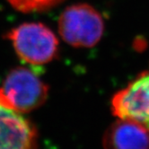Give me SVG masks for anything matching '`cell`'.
I'll return each instance as SVG.
<instances>
[{"label":"cell","mask_w":149,"mask_h":149,"mask_svg":"<svg viewBox=\"0 0 149 149\" xmlns=\"http://www.w3.org/2000/svg\"><path fill=\"white\" fill-rule=\"evenodd\" d=\"M111 110L118 119L136 123L149 132V71L114 94Z\"/></svg>","instance_id":"obj_4"},{"label":"cell","mask_w":149,"mask_h":149,"mask_svg":"<svg viewBox=\"0 0 149 149\" xmlns=\"http://www.w3.org/2000/svg\"><path fill=\"white\" fill-rule=\"evenodd\" d=\"M104 31L102 15L87 4H78L64 10L58 19V31L68 44L77 48L96 45Z\"/></svg>","instance_id":"obj_2"},{"label":"cell","mask_w":149,"mask_h":149,"mask_svg":"<svg viewBox=\"0 0 149 149\" xmlns=\"http://www.w3.org/2000/svg\"><path fill=\"white\" fill-rule=\"evenodd\" d=\"M7 1L18 11L30 13L49 8L63 0H7Z\"/></svg>","instance_id":"obj_7"},{"label":"cell","mask_w":149,"mask_h":149,"mask_svg":"<svg viewBox=\"0 0 149 149\" xmlns=\"http://www.w3.org/2000/svg\"><path fill=\"white\" fill-rule=\"evenodd\" d=\"M0 149H37V131L27 119L0 103Z\"/></svg>","instance_id":"obj_5"},{"label":"cell","mask_w":149,"mask_h":149,"mask_svg":"<svg viewBox=\"0 0 149 149\" xmlns=\"http://www.w3.org/2000/svg\"><path fill=\"white\" fill-rule=\"evenodd\" d=\"M104 149H149V132L130 120L111 124L103 137Z\"/></svg>","instance_id":"obj_6"},{"label":"cell","mask_w":149,"mask_h":149,"mask_svg":"<svg viewBox=\"0 0 149 149\" xmlns=\"http://www.w3.org/2000/svg\"><path fill=\"white\" fill-rule=\"evenodd\" d=\"M49 88L37 74L26 68L10 72L0 86V103L19 113L34 111L48 98Z\"/></svg>","instance_id":"obj_1"},{"label":"cell","mask_w":149,"mask_h":149,"mask_svg":"<svg viewBox=\"0 0 149 149\" xmlns=\"http://www.w3.org/2000/svg\"><path fill=\"white\" fill-rule=\"evenodd\" d=\"M14 48L24 61L31 65H43L55 58L58 40L53 31L40 23H27L7 34Z\"/></svg>","instance_id":"obj_3"}]
</instances>
